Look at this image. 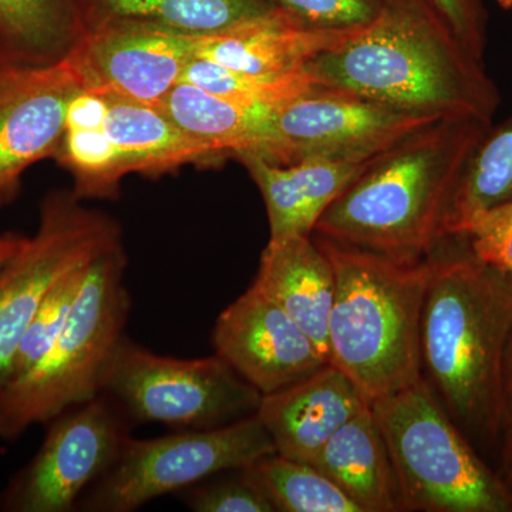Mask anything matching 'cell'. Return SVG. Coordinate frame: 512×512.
<instances>
[{"mask_svg": "<svg viewBox=\"0 0 512 512\" xmlns=\"http://www.w3.org/2000/svg\"><path fill=\"white\" fill-rule=\"evenodd\" d=\"M433 256L421 318V369L477 451L500 446L504 357L512 328V278L478 261L466 241Z\"/></svg>", "mask_w": 512, "mask_h": 512, "instance_id": "6da1fadb", "label": "cell"}, {"mask_svg": "<svg viewBox=\"0 0 512 512\" xmlns=\"http://www.w3.org/2000/svg\"><path fill=\"white\" fill-rule=\"evenodd\" d=\"M312 82L420 116L493 121L500 93L429 0H384L370 25L303 67Z\"/></svg>", "mask_w": 512, "mask_h": 512, "instance_id": "7a4b0ae2", "label": "cell"}, {"mask_svg": "<svg viewBox=\"0 0 512 512\" xmlns=\"http://www.w3.org/2000/svg\"><path fill=\"white\" fill-rule=\"evenodd\" d=\"M493 121L447 117L397 140L340 192L313 234L345 247L421 261L440 244L448 198Z\"/></svg>", "mask_w": 512, "mask_h": 512, "instance_id": "3957f363", "label": "cell"}, {"mask_svg": "<svg viewBox=\"0 0 512 512\" xmlns=\"http://www.w3.org/2000/svg\"><path fill=\"white\" fill-rule=\"evenodd\" d=\"M335 272L329 363L373 403L423 377L421 318L430 255L421 261L315 239Z\"/></svg>", "mask_w": 512, "mask_h": 512, "instance_id": "277c9868", "label": "cell"}, {"mask_svg": "<svg viewBox=\"0 0 512 512\" xmlns=\"http://www.w3.org/2000/svg\"><path fill=\"white\" fill-rule=\"evenodd\" d=\"M124 245L90 265L66 328L25 375L0 390V440L12 441L33 424L101 393L111 355L123 339L131 311Z\"/></svg>", "mask_w": 512, "mask_h": 512, "instance_id": "5b68a950", "label": "cell"}, {"mask_svg": "<svg viewBox=\"0 0 512 512\" xmlns=\"http://www.w3.org/2000/svg\"><path fill=\"white\" fill-rule=\"evenodd\" d=\"M370 407L403 511L512 512V497L497 471L461 433L424 377Z\"/></svg>", "mask_w": 512, "mask_h": 512, "instance_id": "8992f818", "label": "cell"}, {"mask_svg": "<svg viewBox=\"0 0 512 512\" xmlns=\"http://www.w3.org/2000/svg\"><path fill=\"white\" fill-rule=\"evenodd\" d=\"M101 393L127 419L177 430L212 429L255 414L262 394L218 355L178 359L126 335L111 355Z\"/></svg>", "mask_w": 512, "mask_h": 512, "instance_id": "52a82bcc", "label": "cell"}, {"mask_svg": "<svg viewBox=\"0 0 512 512\" xmlns=\"http://www.w3.org/2000/svg\"><path fill=\"white\" fill-rule=\"evenodd\" d=\"M276 453L255 414L212 429L180 430L124 441L113 466L83 497V511L131 512L222 473L252 466Z\"/></svg>", "mask_w": 512, "mask_h": 512, "instance_id": "ba28073f", "label": "cell"}, {"mask_svg": "<svg viewBox=\"0 0 512 512\" xmlns=\"http://www.w3.org/2000/svg\"><path fill=\"white\" fill-rule=\"evenodd\" d=\"M124 245L109 214L84 207L73 191H52L32 237L0 268V390L8 383L23 333L47 295L76 269Z\"/></svg>", "mask_w": 512, "mask_h": 512, "instance_id": "9c48e42d", "label": "cell"}, {"mask_svg": "<svg viewBox=\"0 0 512 512\" xmlns=\"http://www.w3.org/2000/svg\"><path fill=\"white\" fill-rule=\"evenodd\" d=\"M127 417L107 394L73 407L50 421L35 457L0 495L8 512H70L79 498L119 457Z\"/></svg>", "mask_w": 512, "mask_h": 512, "instance_id": "30bf717a", "label": "cell"}, {"mask_svg": "<svg viewBox=\"0 0 512 512\" xmlns=\"http://www.w3.org/2000/svg\"><path fill=\"white\" fill-rule=\"evenodd\" d=\"M275 150L271 163L312 158L367 160L437 117L315 86L272 111Z\"/></svg>", "mask_w": 512, "mask_h": 512, "instance_id": "8fae6325", "label": "cell"}, {"mask_svg": "<svg viewBox=\"0 0 512 512\" xmlns=\"http://www.w3.org/2000/svg\"><path fill=\"white\" fill-rule=\"evenodd\" d=\"M66 57L83 89L160 109L194 57V35L101 20L82 30Z\"/></svg>", "mask_w": 512, "mask_h": 512, "instance_id": "7c38bea8", "label": "cell"}, {"mask_svg": "<svg viewBox=\"0 0 512 512\" xmlns=\"http://www.w3.org/2000/svg\"><path fill=\"white\" fill-rule=\"evenodd\" d=\"M80 89L67 57L40 66L0 62V211L19 197L32 165L55 157Z\"/></svg>", "mask_w": 512, "mask_h": 512, "instance_id": "4fadbf2b", "label": "cell"}, {"mask_svg": "<svg viewBox=\"0 0 512 512\" xmlns=\"http://www.w3.org/2000/svg\"><path fill=\"white\" fill-rule=\"evenodd\" d=\"M212 345L215 355L262 396L328 365L301 326L254 286L215 320Z\"/></svg>", "mask_w": 512, "mask_h": 512, "instance_id": "5bb4252c", "label": "cell"}, {"mask_svg": "<svg viewBox=\"0 0 512 512\" xmlns=\"http://www.w3.org/2000/svg\"><path fill=\"white\" fill-rule=\"evenodd\" d=\"M370 406L342 370L325 365L299 382L262 396L255 416L276 453L311 464L330 437Z\"/></svg>", "mask_w": 512, "mask_h": 512, "instance_id": "9a60e30c", "label": "cell"}, {"mask_svg": "<svg viewBox=\"0 0 512 512\" xmlns=\"http://www.w3.org/2000/svg\"><path fill=\"white\" fill-rule=\"evenodd\" d=\"M359 30L312 29L275 9L221 32L194 35V57L237 72L281 76L301 72L313 57Z\"/></svg>", "mask_w": 512, "mask_h": 512, "instance_id": "2e32d148", "label": "cell"}, {"mask_svg": "<svg viewBox=\"0 0 512 512\" xmlns=\"http://www.w3.org/2000/svg\"><path fill=\"white\" fill-rule=\"evenodd\" d=\"M369 160L312 158L284 165L255 156L238 158L264 198L269 241L312 235L326 208Z\"/></svg>", "mask_w": 512, "mask_h": 512, "instance_id": "e0dca14e", "label": "cell"}, {"mask_svg": "<svg viewBox=\"0 0 512 512\" xmlns=\"http://www.w3.org/2000/svg\"><path fill=\"white\" fill-rule=\"evenodd\" d=\"M251 286L278 303L329 363L335 272L312 235L269 241Z\"/></svg>", "mask_w": 512, "mask_h": 512, "instance_id": "ac0fdd59", "label": "cell"}, {"mask_svg": "<svg viewBox=\"0 0 512 512\" xmlns=\"http://www.w3.org/2000/svg\"><path fill=\"white\" fill-rule=\"evenodd\" d=\"M311 464L360 512L403 511L399 483L372 407L340 427Z\"/></svg>", "mask_w": 512, "mask_h": 512, "instance_id": "d6986e66", "label": "cell"}, {"mask_svg": "<svg viewBox=\"0 0 512 512\" xmlns=\"http://www.w3.org/2000/svg\"><path fill=\"white\" fill-rule=\"evenodd\" d=\"M107 101L106 131L119 148L128 174L160 177L185 165L215 163L224 158L158 107L113 97H107Z\"/></svg>", "mask_w": 512, "mask_h": 512, "instance_id": "ffe728a7", "label": "cell"}, {"mask_svg": "<svg viewBox=\"0 0 512 512\" xmlns=\"http://www.w3.org/2000/svg\"><path fill=\"white\" fill-rule=\"evenodd\" d=\"M160 109L224 158L255 156L271 161L274 156V110L239 106L188 83H178Z\"/></svg>", "mask_w": 512, "mask_h": 512, "instance_id": "44dd1931", "label": "cell"}, {"mask_svg": "<svg viewBox=\"0 0 512 512\" xmlns=\"http://www.w3.org/2000/svg\"><path fill=\"white\" fill-rule=\"evenodd\" d=\"M512 201V116L491 126L474 148L448 198L440 238L463 237L478 217Z\"/></svg>", "mask_w": 512, "mask_h": 512, "instance_id": "7402d4cb", "label": "cell"}, {"mask_svg": "<svg viewBox=\"0 0 512 512\" xmlns=\"http://www.w3.org/2000/svg\"><path fill=\"white\" fill-rule=\"evenodd\" d=\"M80 33L74 0H0V62H59Z\"/></svg>", "mask_w": 512, "mask_h": 512, "instance_id": "603a6c76", "label": "cell"}, {"mask_svg": "<svg viewBox=\"0 0 512 512\" xmlns=\"http://www.w3.org/2000/svg\"><path fill=\"white\" fill-rule=\"evenodd\" d=\"M92 15L82 30L101 20L121 19L208 35L274 12L268 0H89Z\"/></svg>", "mask_w": 512, "mask_h": 512, "instance_id": "cb8c5ba5", "label": "cell"}, {"mask_svg": "<svg viewBox=\"0 0 512 512\" xmlns=\"http://www.w3.org/2000/svg\"><path fill=\"white\" fill-rule=\"evenodd\" d=\"M247 471L281 512H360L318 468L278 453L259 458Z\"/></svg>", "mask_w": 512, "mask_h": 512, "instance_id": "d4e9b609", "label": "cell"}, {"mask_svg": "<svg viewBox=\"0 0 512 512\" xmlns=\"http://www.w3.org/2000/svg\"><path fill=\"white\" fill-rule=\"evenodd\" d=\"M55 160L73 177V194L82 200H106L119 194L127 177L119 148L106 131V121L64 126Z\"/></svg>", "mask_w": 512, "mask_h": 512, "instance_id": "484cf974", "label": "cell"}, {"mask_svg": "<svg viewBox=\"0 0 512 512\" xmlns=\"http://www.w3.org/2000/svg\"><path fill=\"white\" fill-rule=\"evenodd\" d=\"M180 83L200 87L239 106L265 110L278 109L315 86L305 70L281 76H256L198 57L188 62Z\"/></svg>", "mask_w": 512, "mask_h": 512, "instance_id": "4316f807", "label": "cell"}, {"mask_svg": "<svg viewBox=\"0 0 512 512\" xmlns=\"http://www.w3.org/2000/svg\"><path fill=\"white\" fill-rule=\"evenodd\" d=\"M90 265L64 276L47 295L45 302L29 323L28 329L23 333L18 350L13 357L8 383L28 373L46 355L47 350L52 348L53 343L66 328L67 320L82 291Z\"/></svg>", "mask_w": 512, "mask_h": 512, "instance_id": "83f0119b", "label": "cell"}, {"mask_svg": "<svg viewBox=\"0 0 512 512\" xmlns=\"http://www.w3.org/2000/svg\"><path fill=\"white\" fill-rule=\"evenodd\" d=\"M184 503L195 512H276L268 495L247 468L237 476L202 481L183 491Z\"/></svg>", "mask_w": 512, "mask_h": 512, "instance_id": "f1b7e54d", "label": "cell"}, {"mask_svg": "<svg viewBox=\"0 0 512 512\" xmlns=\"http://www.w3.org/2000/svg\"><path fill=\"white\" fill-rule=\"evenodd\" d=\"M296 22L312 29L352 30L370 25L384 0H268Z\"/></svg>", "mask_w": 512, "mask_h": 512, "instance_id": "f546056e", "label": "cell"}, {"mask_svg": "<svg viewBox=\"0 0 512 512\" xmlns=\"http://www.w3.org/2000/svg\"><path fill=\"white\" fill-rule=\"evenodd\" d=\"M463 238L478 261L512 278V201L478 217Z\"/></svg>", "mask_w": 512, "mask_h": 512, "instance_id": "4dcf8cb0", "label": "cell"}, {"mask_svg": "<svg viewBox=\"0 0 512 512\" xmlns=\"http://www.w3.org/2000/svg\"><path fill=\"white\" fill-rule=\"evenodd\" d=\"M441 22L460 46L483 63L487 45V10L484 0H429Z\"/></svg>", "mask_w": 512, "mask_h": 512, "instance_id": "1f68e13d", "label": "cell"}, {"mask_svg": "<svg viewBox=\"0 0 512 512\" xmlns=\"http://www.w3.org/2000/svg\"><path fill=\"white\" fill-rule=\"evenodd\" d=\"M501 464L497 471L501 481L512 497V417L507 420L501 437Z\"/></svg>", "mask_w": 512, "mask_h": 512, "instance_id": "d6a6232c", "label": "cell"}, {"mask_svg": "<svg viewBox=\"0 0 512 512\" xmlns=\"http://www.w3.org/2000/svg\"><path fill=\"white\" fill-rule=\"evenodd\" d=\"M504 396L505 412H507L508 420L512 417V328L510 336H508L504 357ZM507 420H505V423H507Z\"/></svg>", "mask_w": 512, "mask_h": 512, "instance_id": "836d02e7", "label": "cell"}, {"mask_svg": "<svg viewBox=\"0 0 512 512\" xmlns=\"http://www.w3.org/2000/svg\"><path fill=\"white\" fill-rule=\"evenodd\" d=\"M26 235L19 234V232H3L0 235V268L18 252L25 242Z\"/></svg>", "mask_w": 512, "mask_h": 512, "instance_id": "e575fe53", "label": "cell"}, {"mask_svg": "<svg viewBox=\"0 0 512 512\" xmlns=\"http://www.w3.org/2000/svg\"><path fill=\"white\" fill-rule=\"evenodd\" d=\"M497 3L505 10L512 9V0H497Z\"/></svg>", "mask_w": 512, "mask_h": 512, "instance_id": "d590c367", "label": "cell"}]
</instances>
